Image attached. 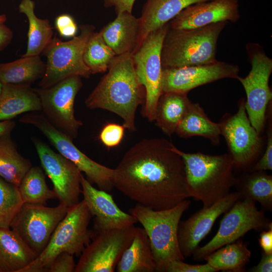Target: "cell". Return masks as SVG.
<instances>
[{
  "label": "cell",
  "mask_w": 272,
  "mask_h": 272,
  "mask_svg": "<svg viewBox=\"0 0 272 272\" xmlns=\"http://www.w3.org/2000/svg\"><path fill=\"white\" fill-rule=\"evenodd\" d=\"M164 138L144 139L114 169V187L131 200L156 210L191 197L182 157Z\"/></svg>",
  "instance_id": "1"
},
{
  "label": "cell",
  "mask_w": 272,
  "mask_h": 272,
  "mask_svg": "<svg viewBox=\"0 0 272 272\" xmlns=\"http://www.w3.org/2000/svg\"><path fill=\"white\" fill-rule=\"evenodd\" d=\"M108 70L86 99L85 105L91 109L114 113L122 119L125 128L135 131L136 111L143 102L144 88L138 81L132 54L116 55Z\"/></svg>",
  "instance_id": "2"
},
{
  "label": "cell",
  "mask_w": 272,
  "mask_h": 272,
  "mask_svg": "<svg viewBox=\"0 0 272 272\" xmlns=\"http://www.w3.org/2000/svg\"><path fill=\"white\" fill-rule=\"evenodd\" d=\"M173 150L183 159L191 197L208 208L223 198L235 186V166L229 152L219 155L185 153L174 145Z\"/></svg>",
  "instance_id": "3"
},
{
  "label": "cell",
  "mask_w": 272,
  "mask_h": 272,
  "mask_svg": "<svg viewBox=\"0 0 272 272\" xmlns=\"http://www.w3.org/2000/svg\"><path fill=\"white\" fill-rule=\"evenodd\" d=\"M190 203L186 199L170 209L156 210L137 203L129 209V214L142 224L148 236L156 271L166 272L172 260H184L179 246L178 229Z\"/></svg>",
  "instance_id": "4"
},
{
  "label": "cell",
  "mask_w": 272,
  "mask_h": 272,
  "mask_svg": "<svg viewBox=\"0 0 272 272\" xmlns=\"http://www.w3.org/2000/svg\"><path fill=\"white\" fill-rule=\"evenodd\" d=\"M229 23L220 22L203 27L169 28L161 49L163 69L209 64L216 62L219 36Z\"/></svg>",
  "instance_id": "5"
},
{
  "label": "cell",
  "mask_w": 272,
  "mask_h": 272,
  "mask_svg": "<svg viewBox=\"0 0 272 272\" xmlns=\"http://www.w3.org/2000/svg\"><path fill=\"white\" fill-rule=\"evenodd\" d=\"M92 216L84 199L69 208L44 249L20 272L46 271L54 259L63 252L80 255L95 234L88 229Z\"/></svg>",
  "instance_id": "6"
},
{
  "label": "cell",
  "mask_w": 272,
  "mask_h": 272,
  "mask_svg": "<svg viewBox=\"0 0 272 272\" xmlns=\"http://www.w3.org/2000/svg\"><path fill=\"white\" fill-rule=\"evenodd\" d=\"M246 50L251 68L244 78L237 79L246 95L245 107L251 124L259 134L265 126L267 111L271 102L269 79L272 73V59L263 47L254 42L246 44Z\"/></svg>",
  "instance_id": "7"
},
{
  "label": "cell",
  "mask_w": 272,
  "mask_h": 272,
  "mask_svg": "<svg viewBox=\"0 0 272 272\" xmlns=\"http://www.w3.org/2000/svg\"><path fill=\"white\" fill-rule=\"evenodd\" d=\"M94 29L93 26L82 25L80 34L70 41L64 42L56 37L52 38L43 51L47 62L39 83L40 88L50 87L73 76H90L91 74L84 63L83 53Z\"/></svg>",
  "instance_id": "8"
},
{
  "label": "cell",
  "mask_w": 272,
  "mask_h": 272,
  "mask_svg": "<svg viewBox=\"0 0 272 272\" xmlns=\"http://www.w3.org/2000/svg\"><path fill=\"white\" fill-rule=\"evenodd\" d=\"M169 23L151 33L132 54L138 82L145 91L142 115L154 121L156 106L162 92L161 49Z\"/></svg>",
  "instance_id": "9"
},
{
  "label": "cell",
  "mask_w": 272,
  "mask_h": 272,
  "mask_svg": "<svg viewBox=\"0 0 272 272\" xmlns=\"http://www.w3.org/2000/svg\"><path fill=\"white\" fill-rule=\"evenodd\" d=\"M272 222L264 211L258 210L256 202L248 198L240 199L225 213L219 228L213 238L205 245L197 247L193 259L199 261L219 248L240 239L248 231L266 230Z\"/></svg>",
  "instance_id": "10"
},
{
  "label": "cell",
  "mask_w": 272,
  "mask_h": 272,
  "mask_svg": "<svg viewBox=\"0 0 272 272\" xmlns=\"http://www.w3.org/2000/svg\"><path fill=\"white\" fill-rule=\"evenodd\" d=\"M20 121L38 129L60 154L85 174L87 179L91 184H95L99 189L107 192L112 190L114 169L89 158L74 144L72 139L56 128L44 115L36 113H28L22 116Z\"/></svg>",
  "instance_id": "11"
},
{
  "label": "cell",
  "mask_w": 272,
  "mask_h": 272,
  "mask_svg": "<svg viewBox=\"0 0 272 272\" xmlns=\"http://www.w3.org/2000/svg\"><path fill=\"white\" fill-rule=\"evenodd\" d=\"M245 101L241 99L236 113L225 114L219 122L221 134L227 143L235 168L244 172L255 164L263 145L262 137L248 118Z\"/></svg>",
  "instance_id": "12"
},
{
  "label": "cell",
  "mask_w": 272,
  "mask_h": 272,
  "mask_svg": "<svg viewBox=\"0 0 272 272\" xmlns=\"http://www.w3.org/2000/svg\"><path fill=\"white\" fill-rule=\"evenodd\" d=\"M133 225L95 232L76 264L75 272H113L133 239Z\"/></svg>",
  "instance_id": "13"
},
{
  "label": "cell",
  "mask_w": 272,
  "mask_h": 272,
  "mask_svg": "<svg viewBox=\"0 0 272 272\" xmlns=\"http://www.w3.org/2000/svg\"><path fill=\"white\" fill-rule=\"evenodd\" d=\"M82 86L81 77L65 79L47 88L35 90L41 105V110L48 120L58 130L73 140L83 125L75 116L76 96Z\"/></svg>",
  "instance_id": "14"
},
{
  "label": "cell",
  "mask_w": 272,
  "mask_h": 272,
  "mask_svg": "<svg viewBox=\"0 0 272 272\" xmlns=\"http://www.w3.org/2000/svg\"><path fill=\"white\" fill-rule=\"evenodd\" d=\"M68 208L24 203L12 221L10 228L16 232L38 256L44 249Z\"/></svg>",
  "instance_id": "15"
},
{
  "label": "cell",
  "mask_w": 272,
  "mask_h": 272,
  "mask_svg": "<svg viewBox=\"0 0 272 272\" xmlns=\"http://www.w3.org/2000/svg\"><path fill=\"white\" fill-rule=\"evenodd\" d=\"M41 166L51 179L59 204L70 208L80 201L82 174L70 160L41 141L33 140Z\"/></svg>",
  "instance_id": "16"
},
{
  "label": "cell",
  "mask_w": 272,
  "mask_h": 272,
  "mask_svg": "<svg viewBox=\"0 0 272 272\" xmlns=\"http://www.w3.org/2000/svg\"><path fill=\"white\" fill-rule=\"evenodd\" d=\"M238 65L225 61L216 62L162 70V92L188 93L190 90L218 80L239 77Z\"/></svg>",
  "instance_id": "17"
},
{
  "label": "cell",
  "mask_w": 272,
  "mask_h": 272,
  "mask_svg": "<svg viewBox=\"0 0 272 272\" xmlns=\"http://www.w3.org/2000/svg\"><path fill=\"white\" fill-rule=\"evenodd\" d=\"M240 199L241 195L238 191L230 192L212 206L203 207L187 220L180 222L178 243L185 258L192 255L200 242L209 234L217 218Z\"/></svg>",
  "instance_id": "18"
},
{
  "label": "cell",
  "mask_w": 272,
  "mask_h": 272,
  "mask_svg": "<svg viewBox=\"0 0 272 272\" xmlns=\"http://www.w3.org/2000/svg\"><path fill=\"white\" fill-rule=\"evenodd\" d=\"M240 17L238 0H210L186 8L169 22V26L196 28L220 22L236 23Z\"/></svg>",
  "instance_id": "19"
},
{
  "label": "cell",
  "mask_w": 272,
  "mask_h": 272,
  "mask_svg": "<svg viewBox=\"0 0 272 272\" xmlns=\"http://www.w3.org/2000/svg\"><path fill=\"white\" fill-rule=\"evenodd\" d=\"M81 186L83 199L94 216L95 232L127 227L138 222L134 216L121 210L110 194L95 188L83 175Z\"/></svg>",
  "instance_id": "20"
},
{
  "label": "cell",
  "mask_w": 272,
  "mask_h": 272,
  "mask_svg": "<svg viewBox=\"0 0 272 272\" xmlns=\"http://www.w3.org/2000/svg\"><path fill=\"white\" fill-rule=\"evenodd\" d=\"M208 1L210 0H148L139 18V33L133 53L150 33L169 23L189 6Z\"/></svg>",
  "instance_id": "21"
},
{
  "label": "cell",
  "mask_w": 272,
  "mask_h": 272,
  "mask_svg": "<svg viewBox=\"0 0 272 272\" xmlns=\"http://www.w3.org/2000/svg\"><path fill=\"white\" fill-rule=\"evenodd\" d=\"M140 22L131 13H117L116 18L99 32L116 55L132 54L137 45Z\"/></svg>",
  "instance_id": "22"
},
{
  "label": "cell",
  "mask_w": 272,
  "mask_h": 272,
  "mask_svg": "<svg viewBox=\"0 0 272 272\" xmlns=\"http://www.w3.org/2000/svg\"><path fill=\"white\" fill-rule=\"evenodd\" d=\"M37 254L11 228H0V272H20Z\"/></svg>",
  "instance_id": "23"
},
{
  "label": "cell",
  "mask_w": 272,
  "mask_h": 272,
  "mask_svg": "<svg viewBox=\"0 0 272 272\" xmlns=\"http://www.w3.org/2000/svg\"><path fill=\"white\" fill-rule=\"evenodd\" d=\"M0 97V121L10 120L27 112L41 110L40 98L28 86L2 84Z\"/></svg>",
  "instance_id": "24"
},
{
  "label": "cell",
  "mask_w": 272,
  "mask_h": 272,
  "mask_svg": "<svg viewBox=\"0 0 272 272\" xmlns=\"http://www.w3.org/2000/svg\"><path fill=\"white\" fill-rule=\"evenodd\" d=\"M118 272H154L156 264L148 236L144 228L137 227L130 245L116 265Z\"/></svg>",
  "instance_id": "25"
},
{
  "label": "cell",
  "mask_w": 272,
  "mask_h": 272,
  "mask_svg": "<svg viewBox=\"0 0 272 272\" xmlns=\"http://www.w3.org/2000/svg\"><path fill=\"white\" fill-rule=\"evenodd\" d=\"M187 93H163L157 102L155 120L156 125L171 136L186 113L191 103Z\"/></svg>",
  "instance_id": "26"
},
{
  "label": "cell",
  "mask_w": 272,
  "mask_h": 272,
  "mask_svg": "<svg viewBox=\"0 0 272 272\" xmlns=\"http://www.w3.org/2000/svg\"><path fill=\"white\" fill-rule=\"evenodd\" d=\"M175 133L185 139L202 137L214 145L220 144L221 135L219 123L211 120L198 103L192 102Z\"/></svg>",
  "instance_id": "27"
},
{
  "label": "cell",
  "mask_w": 272,
  "mask_h": 272,
  "mask_svg": "<svg viewBox=\"0 0 272 272\" xmlns=\"http://www.w3.org/2000/svg\"><path fill=\"white\" fill-rule=\"evenodd\" d=\"M236 186L241 199L258 202L263 211L272 210V176L265 171H245L238 178Z\"/></svg>",
  "instance_id": "28"
},
{
  "label": "cell",
  "mask_w": 272,
  "mask_h": 272,
  "mask_svg": "<svg viewBox=\"0 0 272 272\" xmlns=\"http://www.w3.org/2000/svg\"><path fill=\"white\" fill-rule=\"evenodd\" d=\"M45 70V64L39 55L22 57L12 62L0 63V82L29 86L42 77Z\"/></svg>",
  "instance_id": "29"
},
{
  "label": "cell",
  "mask_w": 272,
  "mask_h": 272,
  "mask_svg": "<svg viewBox=\"0 0 272 272\" xmlns=\"http://www.w3.org/2000/svg\"><path fill=\"white\" fill-rule=\"evenodd\" d=\"M11 131L0 134V177L19 186L32 167L30 160L17 151L11 137Z\"/></svg>",
  "instance_id": "30"
},
{
  "label": "cell",
  "mask_w": 272,
  "mask_h": 272,
  "mask_svg": "<svg viewBox=\"0 0 272 272\" xmlns=\"http://www.w3.org/2000/svg\"><path fill=\"white\" fill-rule=\"evenodd\" d=\"M251 252L242 239L226 244L203 258L217 271L243 272Z\"/></svg>",
  "instance_id": "31"
},
{
  "label": "cell",
  "mask_w": 272,
  "mask_h": 272,
  "mask_svg": "<svg viewBox=\"0 0 272 272\" xmlns=\"http://www.w3.org/2000/svg\"><path fill=\"white\" fill-rule=\"evenodd\" d=\"M35 3L32 0H22L19 11L29 21L27 51L22 57L39 55L52 39V29L47 19H41L34 13Z\"/></svg>",
  "instance_id": "32"
},
{
  "label": "cell",
  "mask_w": 272,
  "mask_h": 272,
  "mask_svg": "<svg viewBox=\"0 0 272 272\" xmlns=\"http://www.w3.org/2000/svg\"><path fill=\"white\" fill-rule=\"evenodd\" d=\"M19 190L24 203L44 205L57 196L48 187L45 175L39 167H32L22 179Z\"/></svg>",
  "instance_id": "33"
},
{
  "label": "cell",
  "mask_w": 272,
  "mask_h": 272,
  "mask_svg": "<svg viewBox=\"0 0 272 272\" xmlns=\"http://www.w3.org/2000/svg\"><path fill=\"white\" fill-rule=\"evenodd\" d=\"M116 56L99 32H93L85 46L83 60L91 74L106 72Z\"/></svg>",
  "instance_id": "34"
},
{
  "label": "cell",
  "mask_w": 272,
  "mask_h": 272,
  "mask_svg": "<svg viewBox=\"0 0 272 272\" xmlns=\"http://www.w3.org/2000/svg\"><path fill=\"white\" fill-rule=\"evenodd\" d=\"M23 203L18 186L0 177V228H10Z\"/></svg>",
  "instance_id": "35"
},
{
  "label": "cell",
  "mask_w": 272,
  "mask_h": 272,
  "mask_svg": "<svg viewBox=\"0 0 272 272\" xmlns=\"http://www.w3.org/2000/svg\"><path fill=\"white\" fill-rule=\"evenodd\" d=\"M267 112L266 120H267L268 126L266 149L261 157L248 171L272 170L271 102L268 106Z\"/></svg>",
  "instance_id": "36"
},
{
  "label": "cell",
  "mask_w": 272,
  "mask_h": 272,
  "mask_svg": "<svg viewBox=\"0 0 272 272\" xmlns=\"http://www.w3.org/2000/svg\"><path fill=\"white\" fill-rule=\"evenodd\" d=\"M125 127L116 123H108L99 134L101 142L107 147H114L120 144L124 135Z\"/></svg>",
  "instance_id": "37"
},
{
  "label": "cell",
  "mask_w": 272,
  "mask_h": 272,
  "mask_svg": "<svg viewBox=\"0 0 272 272\" xmlns=\"http://www.w3.org/2000/svg\"><path fill=\"white\" fill-rule=\"evenodd\" d=\"M76 266L74 255L66 252H63L54 259L46 271L75 272Z\"/></svg>",
  "instance_id": "38"
},
{
  "label": "cell",
  "mask_w": 272,
  "mask_h": 272,
  "mask_svg": "<svg viewBox=\"0 0 272 272\" xmlns=\"http://www.w3.org/2000/svg\"><path fill=\"white\" fill-rule=\"evenodd\" d=\"M217 271L208 263L203 264H190L185 263L183 260H173L171 261L166 269V272H216Z\"/></svg>",
  "instance_id": "39"
},
{
  "label": "cell",
  "mask_w": 272,
  "mask_h": 272,
  "mask_svg": "<svg viewBox=\"0 0 272 272\" xmlns=\"http://www.w3.org/2000/svg\"><path fill=\"white\" fill-rule=\"evenodd\" d=\"M250 272H271L272 253L266 254L262 252L261 258L256 265L249 268Z\"/></svg>",
  "instance_id": "40"
},
{
  "label": "cell",
  "mask_w": 272,
  "mask_h": 272,
  "mask_svg": "<svg viewBox=\"0 0 272 272\" xmlns=\"http://www.w3.org/2000/svg\"><path fill=\"white\" fill-rule=\"evenodd\" d=\"M258 242L262 252L266 254L272 253V227L262 231Z\"/></svg>",
  "instance_id": "41"
},
{
  "label": "cell",
  "mask_w": 272,
  "mask_h": 272,
  "mask_svg": "<svg viewBox=\"0 0 272 272\" xmlns=\"http://www.w3.org/2000/svg\"><path fill=\"white\" fill-rule=\"evenodd\" d=\"M108 5L114 6L117 13L127 12L131 13L135 0H106Z\"/></svg>",
  "instance_id": "42"
},
{
  "label": "cell",
  "mask_w": 272,
  "mask_h": 272,
  "mask_svg": "<svg viewBox=\"0 0 272 272\" xmlns=\"http://www.w3.org/2000/svg\"><path fill=\"white\" fill-rule=\"evenodd\" d=\"M13 37L11 29L4 24H0V51L10 42Z\"/></svg>",
  "instance_id": "43"
},
{
  "label": "cell",
  "mask_w": 272,
  "mask_h": 272,
  "mask_svg": "<svg viewBox=\"0 0 272 272\" xmlns=\"http://www.w3.org/2000/svg\"><path fill=\"white\" fill-rule=\"evenodd\" d=\"M75 23L73 18L67 14L58 16L55 20V26L58 31Z\"/></svg>",
  "instance_id": "44"
},
{
  "label": "cell",
  "mask_w": 272,
  "mask_h": 272,
  "mask_svg": "<svg viewBox=\"0 0 272 272\" xmlns=\"http://www.w3.org/2000/svg\"><path fill=\"white\" fill-rule=\"evenodd\" d=\"M15 125V122L11 120L0 121V134L12 131Z\"/></svg>",
  "instance_id": "45"
},
{
  "label": "cell",
  "mask_w": 272,
  "mask_h": 272,
  "mask_svg": "<svg viewBox=\"0 0 272 272\" xmlns=\"http://www.w3.org/2000/svg\"><path fill=\"white\" fill-rule=\"evenodd\" d=\"M7 20L6 16L4 14L0 15V24H4Z\"/></svg>",
  "instance_id": "46"
},
{
  "label": "cell",
  "mask_w": 272,
  "mask_h": 272,
  "mask_svg": "<svg viewBox=\"0 0 272 272\" xmlns=\"http://www.w3.org/2000/svg\"><path fill=\"white\" fill-rule=\"evenodd\" d=\"M2 87H3V85L0 82V97H1V93H2Z\"/></svg>",
  "instance_id": "47"
}]
</instances>
